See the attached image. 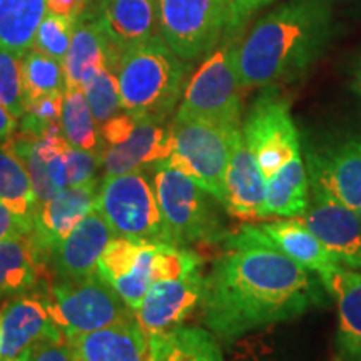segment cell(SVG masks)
I'll use <instances>...</instances> for the list:
<instances>
[{
  "mask_svg": "<svg viewBox=\"0 0 361 361\" xmlns=\"http://www.w3.org/2000/svg\"><path fill=\"white\" fill-rule=\"evenodd\" d=\"M224 252L204 276L202 322L219 341L303 316L322 303L311 271L252 236L245 224L229 233Z\"/></svg>",
  "mask_w": 361,
  "mask_h": 361,
  "instance_id": "cell-1",
  "label": "cell"
},
{
  "mask_svg": "<svg viewBox=\"0 0 361 361\" xmlns=\"http://www.w3.org/2000/svg\"><path fill=\"white\" fill-rule=\"evenodd\" d=\"M335 0H288L239 39L243 89L296 82L308 72L333 32Z\"/></svg>",
  "mask_w": 361,
  "mask_h": 361,
  "instance_id": "cell-2",
  "label": "cell"
},
{
  "mask_svg": "<svg viewBox=\"0 0 361 361\" xmlns=\"http://www.w3.org/2000/svg\"><path fill=\"white\" fill-rule=\"evenodd\" d=\"M189 74L191 62L180 59L161 34L134 45L116 67L123 111L168 121L186 90Z\"/></svg>",
  "mask_w": 361,
  "mask_h": 361,
  "instance_id": "cell-3",
  "label": "cell"
},
{
  "mask_svg": "<svg viewBox=\"0 0 361 361\" xmlns=\"http://www.w3.org/2000/svg\"><path fill=\"white\" fill-rule=\"evenodd\" d=\"M149 174L176 246L223 245L229 231L223 218L224 207L213 194L166 161Z\"/></svg>",
  "mask_w": 361,
  "mask_h": 361,
  "instance_id": "cell-4",
  "label": "cell"
},
{
  "mask_svg": "<svg viewBox=\"0 0 361 361\" xmlns=\"http://www.w3.org/2000/svg\"><path fill=\"white\" fill-rule=\"evenodd\" d=\"M241 37H224L206 56L188 80L174 117L201 119L229 128H241L243 96L238 74V44Z\"/></svg>",
  "mask_w": 361,
  "mask_h": 361,
  "instance_id": "cell-5",
  "label": "cell"
},
{
  "mask_svg": "<svg viewBox=\"0 0 361 361\" xmlns=\"http://www.w3.org/2000/svg\"><path fill=\"white\" fill-rule=\"evenodd\" d=\"M96 207L114 236L154 245H174L147 171L104 176L99 183Z\"/></svg>",
  "mask_w": 361,
  "mask_h": 361,
  "instance_id": "cell-6",
  "label": "cell"
},
{
  "mask_svg": "<svg viewBox=\"0 0 361 361\" xmlns=\"http://www.w3.org/2000/svg\"><path fill=\"white\" fill-rule=\"evenodd\" d=\"M171 128L173 152L166 162L196 180L223 204L226 169L234 137L241 128L180 117L171 121Z\"/></svg>",
  "mask_w": 361,
  "mask_h": 361,
  "instance_id": "cell-7",
  "label": "cell"
},
{
  "mask_svg": "<svg viewBox=\"0 0 361 361\" xmlns=\"http://www.w3.org/2000/svg\"><path fill=\"white\" fill-rule=\"evenodd\" d=\"M42 293L52 322L66 336L94 331L135 316L97 273L67 281L56 279Z\"/></svg>",
  "mask_w": 361,
  "mask_h": 361,
  "instance_id": "cell-8",
  "label": "cell"
},
{
  "mask_svg": "<svg viewBox=\"0 0 361 361\" xmlns=\"http://www.w3.org/2000/svg\"><path fill=\"white\" fill-rule=\"evenodd\" d=\"M263 89L247 109L241 130L246 146L268 179L288 161L301 154V137L290 102L274 85Z\"/></svg>",
  "mask_w": 361,
  "mask_h": 361,
  "instance_id": "cell-9",
  "label": "cell"
},
{
  "mask_svg": "<svg viewBox=\"0 0 361 361\" xmlns=\"http://www.w3.org/2000/svg\"><path fill=\"white\" fill-rule=\"evenodd\" d=\"M162 39L184 61L213 52L226 34V0H157Z\"/></svg>",
  "mask_w": 361,
  "mask_h": 361,
  "instance_id": "cell-10",
  "label": "cell"
},
{
  "mask_svg": "<svg viewBox=\"0 0 361 361\" xmlns=\"http://www.w3.org/2000/svg\"><path fill=\"white\" fill-rule=\"evenodd\" d=\"M310 186L323 189L343 204L361 207V130L310 144L305 151Z\"/></svg>",
  "mask_w": 361,
  "mask_h": 361,
  "instance_id": "cell-11",
  "label": "cell"
},
{
  "mask_svg": "<svg viewBox=\"0 0 361 361\" xmlns=\"http://www.w3.org/2000/svg\"><path fill=\"white\" fill-rule=\"evenodd\" d=\"M338 263L361 269V219L358 209L343 204L323 189L310 186V202L300 218Z\"/></svg>",
  "mask_w": 361,
  "mask_h": 361,
  "instance_id": "cell-12",
  "label": "cell"
},
{
  "mask_svg": "<svg viewBox=\"0 0 361 361\" xmlns=\"http://www.w3.org/2000/svg\"><path fill=\"white\" fill-rule=\"evenodd\" d=\"M154 251V243L114 236L97 263L99 276L134 313L152 284Z\"/></svg>",
  "mask_w": 361,
  "mask_h": 361,
  "instance_id": "cell-13",
  "label": "cell"
},
{
  "mask_svg": "<svg viewBox=\"0 0 361 361\" xmlns=\"http://www.w3.org/2000/svg\"><path fill=\"white\" fill-rule=\"evenodd\" d=\"M204 298L202 269L179 279H162L151 284L135 319L147 336H157L183 326Z\"/></svg>",
  "mask_w": 361,
  "mask_h": 361,
  "instance_id": "cell-14",
  "label": "cell"
},
{
  "mask_svg": "<svg viewBox=\"0 0 361 361\" xmlns=\"http://www.w3.org/2000/svg\"><path fill=\"white\" fill-rule=\"evenodd\" d=\"M173 152V128L168 121L137 117L126 141L102 152L104 176L147 171L151 173Z\"/></svg>",
  "mask_w": 361,
  "mask_h": 361,
  "instance_id": "cell-15",
  "label": "cell"
},
{
  "mask_svg": "<svg viewBox=\"0 0 361 361\" xmlns=\"http://www.w3.org/2000/svg\"><path fill=\"white\" fill-rule=\"evenodd\" d=\"M97 191V180L82 186H69L37 207L30 236L47 263L51 252L74 231L75 226L90 211L96 209Z\"/></svg>",
  "mask_w": 361,
  "mask_h": 361,
  "instance_id": "cell-16",
  "label": "cell"
},
{
  "mask_svg": "<svg viewBox=\"0 0 361 361\" xmlns=\"http://www.w3.org/2000/svg\"><path fill=\"white\" fill-rule=\"evenodd\" d=\"M112 238L111 226L96 207L51 252L49 264L52 274L59 281H67L97 273L99 259Z\"/></svg>",
  "mask_w": 361,
  "mask_h": 361,
  "instance_id": "cell-17",
  "label": "cell"
},
{
  "mask_svg": "<svg viewBox=\"0 0 361 361\" xmlns=\"http://www.w3.org/2000/svg\"><path fill=\"white\" fill-rule=\"evenodd\" d=\"M66 338L74 361H152L151 340L135 316Z\"/></svg>",
  "mask_w": 361,
  "mask_h": 361,
  "instance_id": "cell-18",
  "label": "cell"
},
{
  "mask_svg": "<svg viewBox=\"0 0 361 361\" xmlns=\"http://www.w3.org/2000/svg\"><path fill=\"white\" fill-rule=\"evenodd\" d=\"M316 276L338 306V356L361 361V271L333 264Z\"/></svg>",
  "mask_w": 361,
  "mask_h": 361,
  "instance_id": "cell-19",
  "label": "cell"
},
{
  "mask_svg": "<svg viewBox=\"0 0 361 361\" xmlns=\"http://www.w3.org/2000/svg\"><path fill=\"white\" fill-rule=\"evenodd\" d=\"M264 202L266 178L239 129L226 169L224 211L238 219L264 218Z\"/></svg>",
  "mask_w": 361,
  "mask_h": 361,
  "instance_id": "cell-20",
  "label": "cell"
},
{
  "mask_svg": "<svg viewBox=\"0 0 361 361\" xmlns=\"http://www.w3.org/2000/svg\"><path fill=\"white\" fill-rule=\"evenodd\" d=\"M2 316V358H13L29 351L44 336L57 331L49 313L40 286L37 290L13 296L0 310Z\"/></svg>",
  "mask_w": 361,
  "mask_h": 361,
  "instance_id": "cell-21",
  "label": "cell"
},
{
  "mask_svg": "<svg viewBox=\"0 0 361 361\" xmlns=\"http://www.w3.org/2000/svg\"><path fill=\"white\" fill-rule=\"evenodd\" d=\"M96 16L117 61L128 49L156 35L159 27L157 0H101Z\"/></svg>",
  "mask_w": 361,
  "mask_h": 361,
  "instance_id": "cell-22",
  "label": "cell"
},
{
  "mask_svg": "<svg viewBox=\"0 0 361 361\" xmlns=\"http://www.w3.org/2000/svg\"><path fill=\"white\" fill-rule=\"evenodd\" d=\"M246 226L256 239L276 247L311 273L318 274L329 266L340 264L300 218H281Z\"/></svg>",
  "mask_w": 361,
  "mask_h": 361,
  "instance_id": "cell-23",
  "label": "cell"
},
{
  "mask_svg": "<svg viewBox=\"0 0 361 361\" xmlns=\"http://www.w3.org/2000/svg\"><path fill=\"white\" fill-rule=\"evenodd\" d=\"M117 59L112 52L96 12L80 13L75 20L69 52L64 59L67 87H80L89 82L102 67L116 71Z\"/></svg>",
  "mask_w": 361,
  "mask_h": 361,
  "instance_id": "cell-24",
  "label": "cell"
},
{
  "mask_svg": "<svg viewBox=\"0 0 361 361\" xmlns=\"http://www.w3.org/2000/svg\"><path fill=\"white\" fill-rule=\"evenodd\" d=\"M47 259L32 236L11 238L0 243V298H13L40 286Z\"/></svg>",
  "mask_w": 361,
  "mask_h": 361,
  "instance_id": "cell-25",
  "label": "cell"
},
{
  "mask_svg": "<svg viewBox=\"0 0 361 361\" xmlns=\"http://www.w3.org/2000/svg\"><path fill=\"white\" fill-rule=\"evenodd\" d=\"M310 202V178L303 156L293 157L266 179L264 218H301Z\"/></svg>",
  "mask_w": 361,
  "mask_h": 361,
  "instance_id": "cell-26",
  "label": "cell"
},
{
  "mask_svg": "<svg viewBox=\"0 0 361 361\" xmlns=\"http://www.w3.org/2000/svg\"><path fill=\"white\" fill-rule=\"evenodd\" d=\"M149 340L152 361H224L218 338L201 326H179Z\"/></svg>",
  "mask_w": 361,
  "mask_h": 361,
  "instance_id": "cell-27",
  "label": "cell"
},
{
  "mask_svg": "<svg viewBox=\"0 0 361 361\" xmlns=\"http://www.w3.org/2000/svg\"><path fill=\"white\" fill-rule=\"evenodd\" d=\"M47 13L45 0H0V49L24 56Z\"/></svg>",
  "mask_w": 361,
  "mask_h": 361,
  "instance_id": "cell-28",
  "label": "cell"
},
{
  "mask_svg": "<svg viewBox=\"0 0 361 361\" xmlns=\"http://www.w3.org/2000/svg\"><path fill=\"white\" fill-rule=\"evenodd\" d=\"M0 201L34 231L37 196L25 164L6 142L0 144Z\"/></svg>",
  "mask_w": 361,
  "mask_h": 361,
  "instance_id": "cell-29",
  "label": "cell"
},
{
  "mask_svg": "<svg viewBox=\"0 0 361 361\" xmlns=\"http://www.w3.org/2000/svg\"><path fill=\"white\" fill-rule=\"evenodd\" d=\"M61 128L66 141L72 147L84 149V151L102 156L104 141L101 128L94 119L84 89L66 87L61 112Z\"/></svg>",
  "mask_w": 361,
  "mask_h": 361,
  "instance_id": "cell-30",
  "label": "cell"
},
{
  "mask_svg": "<svg viewBox=\"0 0 361 361\" xmlns=\"http://www.w3.org/2000/svg\"><path fill=\"white\" fill-rule=\"evenodd\" d=\"M22 75H24L25 106L27 102L49 94L64 92L67 87L64 64L34 47L22 57Z\"/></svg>",
  "mask_w": 361,
  "mask_h": 361,
  "instance_id": "cell-31",
  "label": "cell"
},
{
  "mask_svg": "<svg viewBox=\"0 0 361 361\" xmlns=\"http://www.w3.org/2000/svg\"><path fill=\"white\" fill-rule=\"evenodd\" d=\"M84 94L99 128L123 111L119 80H117L116 71L111 69V67H102L84 85Z\"/></svg>",
  "mask_w": 361,
  "mask_h": 361,
  "instance_id": "cell-32",
  "label": "cell"
},
{
  "mask_svg": "<svg viewBox=\"0 0 361 361\" xmlns=\"http://www.w3.org/2000/svg\"><path fill=\"white\" fill-rule=\"evenodd\" d=\"M202 269V259L191 247L156 245L152 258V283L162 279H179Z\"/></svg>",
  "mask_w": 361,
  "mask_h": 361,
  "instance_id": "cell-33",
  "label": "cell"
},
{
  "mask_svg": "<svg viewBox=\"0 0 361 361\" xmlns=\"http://www.w3.org/2000/svg\"><path fill=\"white\" fill-rule=\"evenodd\" d=\"M19 54L0 49V104L17 119L25 114V89Z\"/></svg>",
  "mask_w": 361,
  "mask_h": 361,
  "instance_id": "cell-34",
  "label": "cell"
},
{
  "mask_svg": "<svg viewBox=\"0 0 361 361\" xmlns=\"http://www.w3.org/2000/svg\"><path fill=\"white\" fill-rule=\"evenodd\" d=\"M75 20H78L75 17L45 13L37 34H35L34 49L64 64V59L72 42V35H74Z\"/></svg>",
  "mask_w": 361,
  "mask_h": 361,
  "instance_id": "cell-35",
  "label": "cell"
},
{
  "mask_svg": "<svg viewBox=\"0 0 361 361\" xmlns=\"http://www.w3.org/2000/svg\"><path fill=\"white\" fill-rule=\"evenodd\" d=\"M64 92L49 94V96L27 102L25 114L22 117V130L34 135H40L44 130L51 128L52 124L61 123Z\"/></svg>",
  "mask_w": 361,
  "mask_h": 361,
  "instance_id": "cell-36",
  "label": "cell"
},
{
  "mask_svg": "<svg viewBox=\"0 0 361 361\" xmlns=\"http://www.w3.org/2000/svg\"><path fill=\"white\" fill-rule=\"evenodd\" d=\"M69 186H82L97 180V171L102 168V156L69 146L66 152Z\"/></svg>",
  "mask_w": 361,
  "mask_h": 361,
  "instance_id": "cell-37",
  "label": "cell"
},
{
  "mask_svg": "<svg viewBox=\"0 0 361 361\" xmlns=\"http://www.w3.org/2000/svg\"><path fill=\"white\" fill-rule=\"evenodd\" d=\"M273 0H226V34L224 37H239L252 13Z\"/></svg>",
  "mask_w": 361,
  "mask_h": 361,
  "instance_id": "cell-38",
  "label": "cell"
},
{
  "mask_svg": "<svg viewBox=\"0 0 361 361\" xmlns=\"http://www.w3.org/2000/svg\"><path fill=\"white\" fill-rule=\"evenodd\" d=\"M30 361H74L64 333L57 329L35 343L30 348Z\"/></svg>",
  "mask_w": 361,
  "mask_h": 361,
  "instance_id": "cell-39",
  "label": "cell"
},
{
  "mask_svg": "<svg viewBox=\"0 0 361 361\" xmlns=\"http://www.w3.org/2000/svg\"><path fill=\"white\" fill-rule=\"evenodd\" d=\"M30 234H32V228H30L29 224H25L19 216L13 214L7 206L0 201V243L11 238L30 236Z\"/></svg>",
  "mask_w": 361,
  "mask_h": 361,
  "instance_id": "cell-40",
  "label": "cell"
},
{
  "mask_svg": "<svg viewBox=\"0 0 361 361\" xmlns=\"http://www.w3.org/2000/svg\"><path fill=\"white\" fill-rule=\"evenodd\" d=\"M45 4H47V13L75 17V19L82 13V8L85 6L82 0H45Z\"/></svg>",
  "mask_w": 361,
  "mask_h": 361,
  "instance_id": "cell-41",
  "label": "cell"
},
{
  "mask_svg": "<svg viewBox=\"0 0 361 361\" xmlns=\"http://www.w3.org/2000/svg\"><path fill=\"white\" fill-rule=\"evenodd\" d=\"M17 128H19L17 117L0 104V144L8 141L16 134Z\"/></svg>",
  "mask_w": 361,
  "mask_h": 361,
  "instance_id": "cell-42",
  "label": "cell"
},
{
  "mask_svg": "<svg viewBox=\"0 0 361 361\" xmlns=\"http://www.w3.org/2000/svg\"><path fill=\"white\" fill-rule=\"evenodd\" d=\"M0 361H30V350L19 356H13V358H6V360H0Z\"/></svg>",
  "mask_w": 361,
  "mask_h": 361,
  "instance_id": "cell-43",
  "label": "cell"
},
{
  "mask_svg": "<svg viewBox=\"0 0 361 361\" xmlns=\"http://www.w3.org/2000/svg\"><path fill=\"white\" fill-rule=\"evenodd\" d=\"M2 345H4V338H2V316H0V358H2Z\"/></svg>",
  "mask_w": 361,
  "mask_h": 361,
  "instance_id": "cell-44",
  "label": "cell"
},
{
  "mask_svg": "<svg viewBox=\"0 0 361 361\" xmlns=\"http://www.w3.org/2000/svg\"><path fill=\"white\" fill-rule=\"evenodd\" d=\"M333 361H343V360L340 358V356H338V355H336V356H335V358H333Z\"/></svg>",
  "mask_w": 361,
  "mask_h": 361,
  "instance_id": "cell-45",
  "label": "cell"
},
{
  "mask_svg": "<svg viewBox=\"0 0 361 361\" xmlns=\"http://www.w3.org/2000/svg\"><path fill=\"white\" fill-rule=\"evenodd\" d=\"M358 214H360V219H361V207L358 209Z\"/></svg>",
  "mask_w": 361,
  "mask_h": 361,
  "instance_id": "cell-46",
  "label": "cell"
},
{
  "mask_svg": "<svg viewBox=\"0 0 361 361\" xmlns=\"http://www.w3.org/2000/svg\"><path fill=\"white\" fill-rule=\"evenodd\" d=\"M360 90H361V75H360Z\"/></svg>",
  "mask_w": 361,
  "mask_h": 361,
  "instance_id": "cell-47",
  "label": "cell"
},
{
  "mask_svg": "<svg viewBox=\"0 0 361 361\" xmlns=\"http://www.w3.org/2000/svg\"><path fill=\"white\" fill-rule=\"evenodd\" d=\"M82 2H85V4H87V0H82Z\"/></svg>",
  "mask_w": 361,
  "mask_h": 361,
  "instance_id": "cell-48",
  "label": "cell"
}]
</instances>
